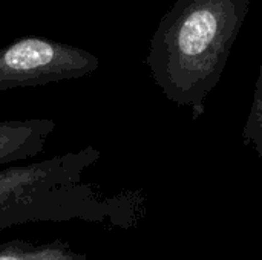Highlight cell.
Here are the masks:
<instances>
[{"label":"cell","instance_id":"7a4b0ae2","mask_svg":"<svg viewBox=\"0 0 262 260\" xmlns=\"http://www.w3.org/2000/svg\"><path fill=\"white\" fill-rule=\"evenodd\" d=\"M92 146L45 161L0 170V231L29 222H101L112 204L101 201L84 172L100 159Z\"/></svg>","mask_w":262,"mask_h":260},{"label":"cell","instance_id":"3957f363","mask_svg":"<svg viewBox=\"0 0 262 260\" xmlns=\"http://www.w3.org/2000/svg\"><path fill=\"white\" fill-rule=\"evenodd\" d=\"M100 60L86 49L45 37H21L0 48V92L91 75Z\"/></svg>","mask_w":262,"mask_h":260},{"label":"cell","instance_id":"277c9868","mask_svg":"<svg viewBox=\"0 0 262 260\" xmlns=\"http://www.w3.org/2000/svg\"><path fill=\"white\" fill-rule=\"evenodd\" d=\"M55 127V121L48 118L0 121V166L38 156Z\"/></svg>","mask_w":262,"mask_h":260},{"label":"cell","instance_id":"5b68a950","mask_svg":"<svg viewBox=\"0 0 262 260\" xmlns=\"http://www.w3.org/2000/svg\"><path fill=\"white\" fill-rule=\"evenodd\" d=\"M0 260H88V256L74 251L61 239L46 244L14 239L0 244Z\"/></svg>","mask_w":262,"mask_h":260},{"label":"cell","instance_id":"8992f818","mask_svg":"<svg viewBox=\"0 0 262 260\" xmlns=\"http://www.w3.org/2000/svg\"><path fill=\"white\" fill-rule=\"evenodd\" d=\"M243 139L247 146L255 149V152L262 159V63L253 95V103L250 106V112L243 129Z\"/></svg>","mask_w":262,"mask_h":260},{"label":"cell","instance_id":"6da1fadb","mask_svg":"<svg viewBox=\"0 0 262 260\" xmlns=\"http://www.w3.org/2000/svg\"><path fill=\"white\" fill-rule=\"evenodd\" d=\"M252 0H175L152 35L146 63L167 100L204 112Z\"/></svg>","mask_w":262,"mask_h":260}]
</instances>
